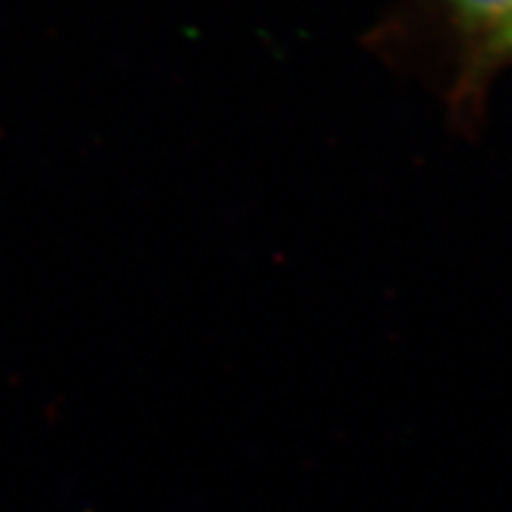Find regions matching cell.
Segmentation results:
<instances>
[{"label":"cell","instance_id":"1","mask_svg":"<svg viewBox=\"0 0 512 512\" xmlns=\"http://www.w3.org/2000/svg\"><path fill=\"white\" fill-rule=\"evenodd\" d=\"M451 5L463 27L489 41L512 22V0H451Z\"/></svg>","mask_w":512,"mask_h":512},{"label":"cell","instance_id":"2","mask_svg":"<svg viewBox=\"0 0 512 512\" xmlns=\"http://www.w3.org/2000/svg\"><path fill=\"white\" fill-rule=\"evenodd\" d=\"M491 46H494L496 55H510L512 57V22L501 31V34L494 38V41H491Z\"/></svg>","mask_w":512,"mask_h":512}]
</instances>
